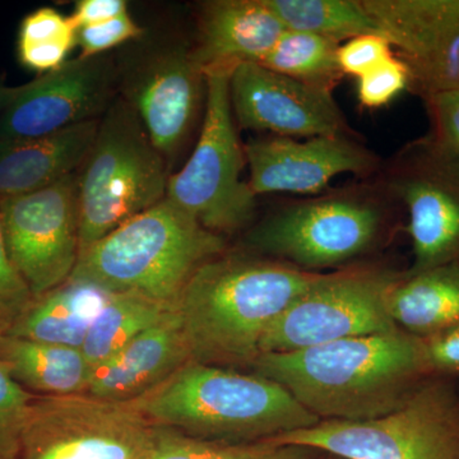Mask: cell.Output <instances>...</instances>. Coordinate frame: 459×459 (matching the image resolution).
I'll return each instance as SVG.
<instances>
[{"instance_id":"1","label":"cell","mask_w":459,"mask_h":459,"mask_svg":"<svg viewBox=\"0 0 459 459\" xmlns=\"http://www.w3.org/2000/svg\"><path fill=\"white\" fill-rule=\"evenodd\" d=\"M252 370L279 383L320 421L386 415L430 374L421 338L402 329L299 351L262 353Z\"/></svg>"},{"instance_id":"2","label":"cell","mask_w":459,"mask_h":459,"mask_svg":"<svg viewBox=\"0 0 459 459\" xmlns=\"http://www.w3.org/2000/svg\"><path fill=\"white\" fill-rule=\"evenodd\" d=\"M322 276L271 258L205 262L175 305L190 361L252 369L268 329Z\"/></svg>"},{"instance_id":"3","label":"cell","mask_w":459,"mask_h":459,"mask_svg":"<svg viewBox=\"0 0 459 459\" xmlns=\"http://www.w3.org/2000/svg\"><path fill=\"white\" fill-rule=\"evenodd\" d=\"M133 402L157 427L212 442H261L320 421L270 377L195 361Z\"/></svg>"},{"instance_id":"4","label":"cell","mask_w":459,"mask_h":459,"mask_svg":"<svg viewBox=\"0 0 459 459\" xmlns=\"http://www.w3.org/2000/svg\"><path fill=\"white\" fill-rule=\"evenodd\" d=\"M225 247L221 235L165 198L84 249L71 279L175 309L190 277Z\"/></svg>"},{"instance_id":"5","label":"cell","mask_w":459,"mask_h":459,"mask_svg":"<svg viewBox=\"0 0 459 459\" xmlns=\"http://www.w3.org/2000/svg\"><path fill=\"white\" fill-rule=\"evenodd\" d=\"M168 181V162L140 117L126 100L115 99L78 177L80 255L165 199Z\"/></svg>"},{"instance_id":"6","label":"cell","mask_w":459,"mask_h":459,"mask_svg":"<svg viewBox=\"0 0 459 459\" xmlns=\"http://www.w3.org/2000/svg\"><path fill=\"white\" fill-rule=\"evenodd\" d=\"M235 68L204 71V124L195 151L177 174L169 177L166 199L208 231L232 234L255 219L256 195L243 179L247 164L238 141L230 77Z\"/></svg>"},{"instance_id":"7","label":"cell","mask_w":459,"mask_h":459,"mask_svg":"<svg viewBox=\"0 0 459 459\" xmlns=\"http://www.w3.org/2000/svg\"><path fill=\"white\" fill-rule=\"evenodd\" d=\"M385 221V205L377 193L338 190L270 214L247 232V244L267 258L316 272L369 253Z\"/></svg>"},{"instance_id":"8","label":"cell","mask_w":459,"mask_h":459,"mask_svg":"<svg viewBox=\"0 0 459 459\" xmlns=\"http://www.w3.org/2000/svg\"><path fill=\"white\" fill-rule=\"evenodd\" d=\"M270 440L341 459H459V404L448 386L422 385L380 418L322 420Z\"/></svg>"},{"instance_id":"9","label":"cell","mask_w":459,"mask_h":459,"mask_svg":"<svg viewBox=\"0 0 459 459\" xmlns=\"http://www.w3.org/2000/svg\"><path fill=\"white\" fill-rule=\"evenodd\" d=\"M156 439L134 402L35 394L17 459H152Z\"/></svg>"},{"instance_id":"10","label":"cell","mask_w":459,"mask_h":459,"mask_svg":"<svg viewBox=\"0 0 459 459\" xmlns=\"http://www.w3.org/2000/svg\"><path fill=\"white\" fill-rule=\"evenodd\" d=\"M400 279V274L373 267L323 273L268 329L261 355L397 331L388 296Z\"/></svg>"},{"instance_id":"11","label":"cell","mask_w":459,"mask_h":459,"mask_svg":"<svg viewBox=\"0 0 459 459\" xmlns=\"http://www.w3.org/2000/svg\"><path fill=\"white\" fill-rule=\"evenodd\" d=\"M78 177L26 195L0 197L9 258L30 291L40 296L71 279L80 256Z\"/></svg>"},{"instance_id":"12","label":"cell","mask_w":459,"mask_h":459,"mask_svg":"<svg viewBox=\"0 0 459 459\" xmlns=\"http://www.w3.org/2000/svg\"><path fill=\"white\" fill-rule=\"evenodd\" d=\"M385 192L409 214L413 264L406 274L459 263V162L424 138L395 160Z\"/></svg>"},{"instance_id":"13","label":"cell","mask_w":459,"mask_h":459,"mask_svg":"<svg viewBox=\"0 0 459 459\" xmlns=\"http://www.w3.org/2000/svg\"><path fill=\"white\" fill-rule=\"evenodd\" d=\"M117 74L110 56H78L26 83L0 115V143L35 140L98 120L113 104Z\"/></svg>"},{"instance_id":"14","label":"cell","mask_w":459,"mask_h":459,"mask_svg":"<svg viewBox=\"0 0 459 459\" xmlns=\"http://www.w3.org/2000/svg\"><path fill=\"white\" fill-rule=\"evenodd\" d=\"M120 87L153 146L170 162L188 140L205 98L204 72L192 48L179 42L146 51L126 69Z\"/></svg>"},{"instance_id":"15","label":"cell","mask_w":459,"mask_h":459,"mask_svg":"<svg viewBox=\"0 0 459 459\" xmlns=\"http://www.w3.org/2000/svg\"><path fill=\"white\" fill-rule=\"evenodd\" d=\"M424 100L459 91V0H362Z\"/></svg>"},{"instance_id":"16","label":"cell","mask_w":459,"mask_h":459,"mask_svg":"<svg viewBox=\"0 0 459 459\" xmlns=\"http://www.w3.org/2000/svg\"><path fill=\"white\" fill-rule=\"evenodd\" d=\"M235 122L243 129L287 138L347 135L333 92L316 89L258 63H241L230 77Z\"/></svg>"},{"instance_id":"17","label":"cell","mask_w":459,"mask_h":459,"mask_svg":"<svg viewBox=\"0 0 459 459\" xmlns=\"http://www.w3.org/2000/svg\"><path fill=\"white\" fill-rule=\"evenodd\" d=\"M244 153L256 197L320 195L338 175L369 177L377 169V156L347 135L299 141L267 134L247 142Z\"/></svg>"},{"instance_id":"18","label":"cell","mask_w":459,"mask_h":459,"mask_svg":"<svg viewBox=\"0 0 459 459\" xmlns=\"http://www.w3.org/2000/svg\"><path fill=\"white\" fill-rule=\"evenodd\" d=\"M189 361L179 316L172 309L120 351L93 367L86 394L101 400L133 402Z\"/></svg>"},{"instance_id":"19","label":"cell","mask_w":459,"mask_h":459,"mask_svg":"<svg viewBox=\"0 0 459 459\" xmlns=\"http://www.w3.org/2000/svg\"><path fill=\"white\" fill-rule=\"evenodd\" d=\"M286 31L264 0L205 3L193 56L204 71L259 63Z\"/></svg>"},{"instance_id":"20","label":"cell","mask_w":459,"mask_h":459,"mask_svg":"<svg viewBox=\"0 0 459 459\" xmlns=\"http://www.w3.org/2000/svg\"><path fill=\"white\" fill-rule=\"evenodd\" d=\"M100 119L20 142L0 143V197L35 192L82 168Z\"/></svg>"},{"instance_id":"21","label":"cell","mask_w":459,"mask_h":459,"mask_svg":"<svg viewBox=\"0 0 459 459\" xmlns=\"http://www.w3.org/2000/svg\"><path fill=\"white\" fill-rule=\"evenodd\" d=\"M111 294L89 281L69 279L33 298L14 318L7 334L81 349Z\"/></svg>"},{"instance_id":"22","label":"cell","mask_w":459,"mask_h":459,"mask_svg":"<svg viewBox=\"0 0 459 459\" xmlns=\"http://www.w3.org/2000/svg\"><path fill=\"white\" fill-rule=\"evenodd\" d=\"M388 310L406 333L427 338L459 322V263L404 274L392 287Z\"/></svg>"},{"instance_id":"23","label":"cell","mask_w":459,"mask_h":459,"mask_svg":"<svg viewBox=\"0 0 459 459\" xmlns=\"http://www.w3.org/2000/svg\"><path fill=\"white\" fill-rule=\"evenodd\" d=\"M0 362L14 380L40 395L86 394L92 367L82 350L3 334Z\"/></svg>"},{"instance_id":"24","label":"cell","mask_w":459,"mask_h":459,"mask_svg":"<svg viewBox=\"0 0 459 459\" xmlns=\"http://www.w3.org/2000/svg\"><path fill=\"white\" fill-rule=\"evenodd\" d=\"M171 310L142 295L113 292L91 325L81 350L91 367H96L153 327Z\"/></svg>"},{"instance_id":"25","label":"cell","mask_w":459,"mask_h":459,"mask_svg":"<svg viewBox=\"0 0 459 459\" xmlns=\"http://www.w3.org/2000/svg\"><path fill=\"white\" fill-rule=\"evenodd\" d=\"M289 31L313 33L342 42L380 33L362 0H264Z\"/></svg>"},{"instance_id":"26","label":"cell","mask_w":459,"mask_h":459,"mask_svg":"<svg viewBox=\"0 0 459 459\" xmlns=\"http://www.w3.org/2000/svg\"><path fill=\"white\" fill-rule=\"evenodd\" d=\"M341 42L286 30L258 65L316 89L333 92L343 74L338 65Z\"/></svg>"},{"instance_id":"27","label":"cell","mask_w":459,"mask_h":459,"mask_svg":"<svg viewBox=\"0 0 459 459\" xmlns=\"http://www.w3.org/2000/svg\"><path fill=\"white\" fill-rule=\"evenodd\" d=\"M319 453L307 446L270 439L255 443L212 442L157 427L152 459H319Z\"/></svg>"},{"instance_id":"28","label":"cell","mask_w":459,"mask_h":459,"mask_svg":"<svg viewBox=\"0 0 459 459\" xmlns=\"http://www.w3.org/2000/svg\"><path fill=\"white\" fill-rule=\"evenodd\" d=\"M77 47V31L69 17L54 8L36 9L27 14L18 31L17 51L21 65L30 71L47 74L66 62Z\"/></svg>"},{"instance_id":"29","label":"cell","mask_w":459,"mask_h":459,"mask_svg":"<svg viewBox=\"0 0 459 459\" xmlns=\"http://www.w3.org/2000/svg\"><path fill=\"white\" fill-rule=\"evenodd\" d=\"M33 397L0 362V459H17Z\"/></svg>"},{"instance_id":"30","label":"cell","mask_w":459,"mask_h":459,"mask_svg":"<svg viewBox=\"0 0 459 459\" xmlns=\"http://www.w3.org/2000/svg\"><path fill=\"white\" fill-rule=\"evenodd\" d=\"M409 87V69L394 54L382 65L358 78L359 102L367 108H383L391 104Z\"/></svg>"},{"instance_id":"31","label":"cell","mask_w":459,"mask_h":459,"mask_svg":"<svg viewBox=\"0 0 459 459\" xmlns=\"http://www.w3.org/2000/svg\"><path fill=\"white\" fill-rule=\"evenodd\" d=\"M431 131L429 140L459 162V91H446L424 99Z\"/></svg>"},{"instance_id":"32","label":"cell","mask_w":459,"mask_h":459,"mask_svg":"<svg viewBox=\"0 0 459 459\" xmlns=\"http://www.w3.org/2000/svg\"><path fill=\"white\" fill-rule=\"evenodd\" d=\"M394 54L391 42L382 33H365L340 45L338 65L343 75L360 78Z\"/></svg>"},{"instance_id":"33","label":"cell","mask_w":459,"mask_h":459,"mask_svg":"<svg viewBox=\"0 0 459 459\" xmlns=\"http://www.w3.org/2000/svg\"><path fill=\"white\" fill-rule=\"evenodd\" d=\"M143 36V27L126 13L108 22L78 30L77 47L82 50V57L105 56L107 51Z\"/></svg>"},{"instance_id":"34","label":"cell","mask_w":459,"mask_h":459,"mask_svg":"<svg viewBox=\"0 0 459 459\" xmlns=\"http://www.w3.org/2000/svg\"><path fill=\"white\" fill-rule=\"evenodd\" d=\"M32 299L25 280L9 258L0 223V312L18 316Z\"/></svg>"},{"instance_id":"35","label":"cell","mask_w":459,"mask_h":459,"mask_svg":"<svg viewBox=\"0 0 459 459\" xmlns=\"http://www.w3.org/2000/svg\"><path fill=\"white\" fill-rule=\"evenodd\" d=\"M421 340L430 373L459 374V322Z\"/></svg>"},{"instance_id":"36","label":"cell","mask_w":459,"mask_h":459,"mask_svg":"<svg viewBox=\"0 0 459 459\" xmlns=\"http://www.w3.org/2000/svg\"><path fill=\"white\" fill-rule=\"evenodd\" d=\"M128 13L124 0H81L69 16L75 31L84 27L100 25Z\"/></svg>"},{"instance_id":"37","label":"cell","mask_w":459,"mask_h":459,"mask_svg":"<svg viewBox=\"0 0 459 459\" xmlns=\"http://www.w3.org/2000/svg\"><path fill=\"white\" fill-rule=\"evenodd\" d=\"M25 90V84L21 86H4L0 84V115L4 113L5 110L18 99V96Z\"/></svg>"},{"instance_id":"38","label":"cell","mask_w":459,"mask_h":459,"mask_svg":"<svg viewBox=\"0 0 459 459\" xmlns=\"http://www.w3.org/2000/svg\"><path fill=\"white\" fill-rule=\"evenodd\" d=\"M16 316H13V314L0 312V337L7 333Z\"/></svg>"}]
</instances>
